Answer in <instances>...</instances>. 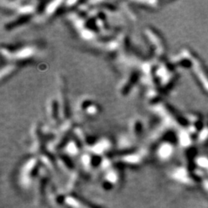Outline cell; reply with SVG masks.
<instances>
[{
  "label": "cell",
  "mask_w": 208,
  "mask_h": 208,
  "mask_svg": "<svg viewBox=\"0 0 208 208\" xmlns=\"http://www.w3.org/2000/svg\"><path fill=\"white\" fill-rule=\"evenodd\" d=\"M186 56L185 67L193 73V76L203 91L208 95V71L198 56L190 49H184Z\"/></svg>",
  "instance_id": "6da1fadb"
}]
</instances>
